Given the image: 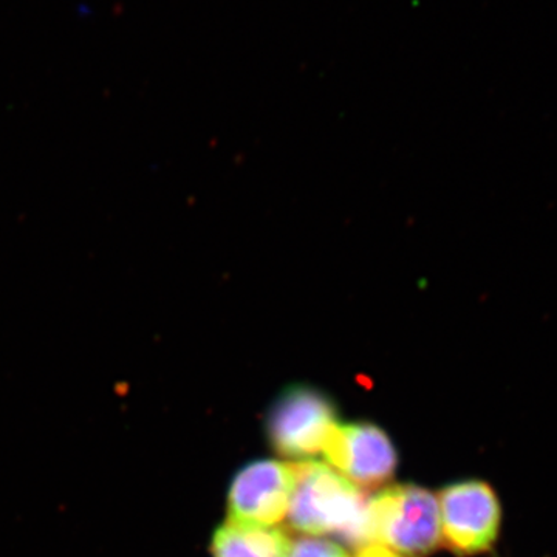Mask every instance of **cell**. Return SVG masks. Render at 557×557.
<instances>
[{"label": "cell", "instance_id": "6da1fadb", "mask_svg": "<svg viewBox=\"0 0 557 557\" xmlns=\"http://www.w3.org/2000/svg\"><path fill=\"white\" fill-rule=\"evenodd\" d=\"M296 486L288 509V525L307 537L339 536L355 547L366 542L364 491L327 463L293 461Z\"/></svg>", "mask_w": 557, "mask_h": 557}, {"label": "cell", "instance_id": "7a4b0ae2", "mask_svg": "<svg viewBox=\"0 0 557 557\" xmlns=\"http://www.w3.org/2000/svg\"><path fill=\"white\" fill-rule=\"evenodd\" d=\"M366 542L405 557H426L442 545L438 500L424 487H383L366 505Z\"/></svg>", "mask_w": 557, "mask_h": 557}, {"label": "cell", "instance_id": "3957f363", "mask_svg": "<svg viewBox=\"0 0 557 557\" xmlns=\"http://www.w3.org/2000/svg\"><path fill=\"white\" fill-rule=\"evenodd\" d=\"M442 544L458 557L486 555L502 531V504L483 480H463L437 494Z\"/></svg>", "mask_w": 557, "mask_h": 557}, {"label": "cell", "instance_id": "277c9868", "mask_svg": "<svg viewBox=\"0 0 557 557\" xmlns=\"http://www.w3.org/2000/svg\"><path fill=\"white\" fill-rule=\"evenodd\" d=\"M338 423L329 397L318 388L292 386L274 401L267 420L271 446L295 461L314 460L322 453L330 429Z\"/></svg>", "mask_w": 557, "mask_h": 557}, {"label": "cell", "instance_id": "5b68a950", "mask_svg": "<svg viewBox=\"0 0 557 557\" xmlns=\"http://www.w3.org/2000/svg\"><path fill=\"white\" fill-rule=\"evenodd\" d=\"M329 467L359 490L386 485L397 469V450L383 429L372 423H336L322 446Z\"/></svg>", "mask_w": 557, "mask_h": 557}, {"label": "cell", "instance_id": "8992f818", "mask_svg": "<svg viewBox=\"0 0 557 557\" xmlns=\"http://www.w3.org/2000/svg\"><path fill=\"white\" fill-rule=\"evenodd\" d=\"M295 486L296 468L293 461H252L231 483L230 522L249 527H276L287 518Z\"/></svg>", "mask_w": 557, "mask_h": 557}, {"label": "cell", "instance_id": "52a82bcc", "mask_svg": "<svg viewBox=\"0 0 557 557\" xmlns=\"http://www.w3.org/2000/svg\"><path fill=\"white\" fill-rule=\"evenodd\" d=\"M292 539L282 528L249 527L226 520L211 541L212 557H287Z\"/></svg>", "mask_w": 557, "mask_h": 557}, {"label": "cell", "instance_id": "ba28073f", "mask_svg": "<svg viewBox=\"0 0 557 557\" xmlns=\"http://www.w3.org/2000/svg\"><path fill=\"white\" fill-rule=\"evenodd\" d=\"M287 557H350L346 548L322 537H300L292 542Z\"/></svg>", "mask_w": 557, "mask_h": 557}, {"label": "cell", "instance_id": "9c48e42d", "mask_svg": "<svg viewBox=\"0 0 557 557\" xmlns=\"http://www.w3.org/2000/svg\"><path fill=\"white\" fill-rule=\"evenodd\" d=\"M355 557H405L395 553L394 549L384 547V545L380 544H368L362 545V547L358 548L357 555Z\"/></svg>", "mask_w": 557, "mask_h": 557}]
</instances>
